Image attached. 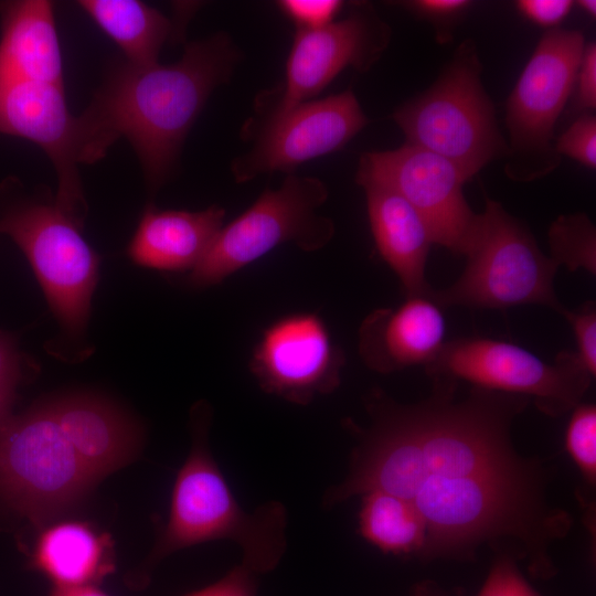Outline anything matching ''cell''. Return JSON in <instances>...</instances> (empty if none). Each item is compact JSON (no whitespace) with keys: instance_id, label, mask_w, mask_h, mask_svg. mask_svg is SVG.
<instances>
[{"instance_id":"cell-1","label":"cell","mask_w":596,"mask_h":596,"mask_svg":"<svg viewBox=\"0 0 596 596\" xmlns=\"http://www.w3.org/2000/svg\"><path fill=\"white\" fill-rule=\"evenodd\" d=\"M421 402H396L381 389L364 397L369 425L347 422L356 443L342 482L322 504L332 508L381 490L409 502L426 526L419 560L475 561L482 547L524 562L535 578L557 568L551 550L573 518L550 501L547 468L513 446L512 424L531 400L430 376Z\"/></svg>"},{"instance_id":"cell-2","label":"cell","mask_w":596,"mask_h":596,"mask_svg":"<svg viewBox=\"0 0 596 596\" xmlns=\"http://www.w3.org/2000/svg\"><path fill=\"white\" fill-rule=\"evenodd\" d=\"M240 60L230 36L216 33L188 43L173 64H113L78 115L83 164L100 160L126 138L148 189L157 192L172 177L184 139L210 95L228 82Z\"/></svg>"},{"instance_id":"cell-3","label":"cell","mask_w":596,"mask_h":596,"mask_svg":"<svg viewBox=\"0 0 596 596\" xmlns=\"http://www.w3.org/2000/svg\"><path fill=\"white\" fill-rule=\"evenodd\" d=\"M212 416L205 401L196 402L190 411L191 448L175 476L168 520L147 567L177 551L226 540L241 547V563L256 574L268 573L287 547L286 508L278 501L251 512L240 505L210 449Z\"/></svg>"},{"instance_id":"cell-4","label":"cell","mask_w":596,"mask_h":596,"mask_svg":"<svg viewBox=\"0 0 596 596\" xmlns=\"http://www.w3.org/2000/svg\"><path fill=\"white\" fill-rule=\"evenodd\" d=\"M81 228L47 191L31 190L15 177L0 182V234L23 252L60 327L72 338L86 330L99 267Z\"/></svg>"},{"instance_id":"cell-5","label":"cell","mask_w":596,"mask_h":596,"mask_svg":"<svg viewBox=\"0 0 596 596\" xmlns=\"http://www.w3.org/2000/svg\"><path fill=\"white\" fill-rule=\"evenodd\" d=\"M481 72L477 47L467 39L435 83L392 115L406 143L450 160L469 180L491 161L509 155Z\"/></svg>"},{"instance_id":"cell-6","label":"cell","mask_w":596,"mask_h":596,"mask_svg":"<svg viewBox=\"0 0 596 596\" xmlns=\"http://www.w3.org/2000/svg\"><path fill=\"white\" fill-rule=\"evenodd\" d=\"M459 278L430 297L441 308L507 309L540 305L564 316L554 290L557 265L539 247L529 227L497 201L486 198L465 253Z\"/></svg>"},{"instance_id":"cell-7","label":"cell","mask_w":596,"mask_h":596,"mask_svg":"<svg viewBox=\"0 0 596 596\" xmlns=\"http://www.w3.org/2000/svg\"><path fill=\"white\" fill-rule=\"evenodd\" d=\"M96 483L46 402L0 428V502L34 526L42 529L76 508Z\"/></svg>"},{"instance_id":"cell-8","label":"cell","mask_w":596,"mask_h":596,"mask_svg":"<svg viewBox=\"0 0 596 596\" xmlns=\"http://www.w3.org/2000/svg\"><path fill=\"white\" fill-rule=\"evenodd\" d=\"M329 195L315 177L287 174L266 189L241 215L223 225L203 258L190 270L192 288L217 285L276 247L292 243L304 252L323 248L334 235L333 221L319 213Z\"/></svg>"},{"instance_id":"cell-9","label":"cell","mask_w":596,"mask_h":596,"mask_svg":"<svg viewBox=\"0 0 596 596\" xmlns=\"http://www.w3.org/2000/svg\"><path fill=\"white\" fill-rule=\"evenodd\" d=\"M584 46L581 31L550 29L524 66L507 103L504 172L512 181H534L558 167L554 127L575 84Z\"/></svg>"},{"instance_id":"cell-10","label":"cell","mask_w":596,"mask_h":596,"mask_svg":"<svg viewBox=\"0 0 596 596\" xmlns=\"http://www.w3.org/2000/svg\"><path fill=\"white\" fill-rule=\"evenodd\" d=\"M425 372L429 377L446 376L489 391L526 396L551 417H560L581 404L594 379L575 351L563 350L553 363H547L514 343L480 337L446 341Z\"/></svg>"},{"instance_id":"cell-11","label":"cell","mask_w":596,"mask_h":596,"mask_svg":"<svg viewBox=\"0 0 596 596\" xmlns=\"http://www.w3.org/2000/svg\"><path fill=\"white\" fill-rule=\"evenodd\" d=\"M469 179L450 160L427 149L402 147L363 153L355 181L376 183L403 196L425 221L433 243L465 255L478 214L462 187Z\"/></svg>"},{"instance_id":"cell-12","label":"cell","mask_w":596,"mask_h":596,"mask_svg":"<svg viewBox=\"0 0 596 596\" xmlns=\"http://www.w3.org/2000/svg\"><path fill=\"white\" fill-rule=\"evenodd\" d=\"M391 29L368 3H359L342 20L313 30H296L285 81L257 113L263 120L308 102L344 68L369 71L390 43ZM257 120V121H258Z\"/></svg>"},{"instance_id":"cell-13","label":"cell","mask_w":596,"mask_h":596,"mask_svg":"<svg viewBox=\"0 0 596 596\" xmlns=\"http://www.w3.org/2000/svg\"><path fill=\"white\" fill-rule=\"evenodd\" d=\"M368 121L350 89L258 120L254 146L232 162L234 180L244 183L277 171L291 174L302 163L342 149Z\"/></svg>"},{"instance_id":"cell-14","label":"cell","mask_w":596,"mask_h":596,"mask_svg":"<svg viewBox=\"0 0 596 596\" xmlns=\"http://www.w3.org/2000/svg\"><path fill=\"white\" fill-rule=\"evenodd\" d=\"M344 351L321 316L294 312L270 322L249 359V371L267 394L295 405L333 393L341 384Z\"/></svg>"},{"instance_id":"cell-15","label":"cell","mask_w":596,"mask_h":596,"mask_svg":"<svg viewBox=\"0 0 596 596\" xmlns=\"http://www.w3.org/2000/svg\"><path fill=\"white\" fill-rule=\"evenodd\" d=\"M0 134L32 141L45 152L57 178L56 204L82 227L87 211L78 169L82 134L64 85L0 81Z\"/></svg>"},{"instance_id":"cell-16","label":"cell","mask_w":596,"mask_h":596,"mask_svg":"<svg viewBox=\"0 0 596 596\" xmlns=\"http://www.w3.org/2000/svg\"><path fill=\"white\" fill-rule=\"evenodd\" d=\"M429 294L408 296L394 308H377L362 320L358 349L370 370L389 374L435 361L446 343V321Z\"/></svg>"},{"instance_id":"cell-17","label":"cell","mask_w":596,"mask_h":596,"mask_svg":"<svg viewBox=\"0 0 596 596\" xmlns=\"http://www.w3.org/2000/svg\"><path fill=\"white\" fill-rule=\"evenodd\" d=\"M46 403L61 432L96 482L137 457L142 432L136 421L110 400L95 393L73 392Z\"/></svg>"},{"instance_id":"cell-18","label":"cell","mask_w":596,"mask_h":596,"mask_svg":"<svg viewBox=\"0 0 596 596\" xmlns=\"http://www.w3.org/2000/svg\"><path fill=\"white\" fill-rule=\"evenodd\" d=\"M225 210H159L147 205L127 254L143 267L164 272L191 270L223 227Z\"/></svg>"},{"instance_id":"cell-19","label":"cell","mask_w":596,"mask_h":596,"mask_svg":"<svg viewBox=\"0 0 596 596\" xmlns=\"http://www.w3.org/2000/svg\"><path fill=\"white\" fill-rule=\"evenodd\" d=\"M0 24V81L64 85L61 46L51 1H1Z\"/></svg>"},{"instance_id":"cell-20","label":"cell","mask_w":596,"mask_h":596,"mask_svg":"<svg viewBox=\"0 0 596 596\" xmlns=\"http://www.w3.org/2000/svg\"><path fill=\"white\" fill-rule=\"evenodd\" d=\"M375 246L401 281L405 297L428 295L427 256L434 244L419 213L398 193L376 183H363Z\"/></svg>"},{"instance_id":"cell-21","label":"cell","mask_w":596,"mask_h":596,"mask_svg":"<svg viewBox=\"0 0 596 596\" xmlns=\"http://www.w3.org/2000/svg\"><path fill=\"white\" fill-rule=\"evenodd\" d=\"M40 530L30 566L53 586H98L115 572L114 541L91 523L54 521Z\"/></svg>"},{"instance_id":"cell-22","label":"cell","mask_w":596,"mask_h":596,"mask_svg":"<svg viewBox=\"0 0 596 596\" xmlns=\"http://www.w3.org/2000/svg\"><path fill=\"white\" fill-rule=\"evenodd\" d=\"M76 4L135 65L158 63L164 43L181 30L171 19L139 0H81Z\"/></svg>"},{"instance_id":"cell-23","label":"cell","mask_w":596,"mask_h":596,"mask_svg":"<svg viewBox=\"0 0 596 596\" xmlns=\"http://www.w3.org/2000/svg\"><path fill=\"white\" fill-rule=\"evenodd\" d=\"M361 497L358 524L361 536L386 554L419 558L426 526L406 500L381 490Z\"/></svg>"},{"instance_id":"cell-24","label":"cell","mask_w":596,"mask_h":596,"mask_svg":"<svg viewBox=\"0 0 596 596\" xmlns=\"http://www.w3.org/2000/svg\"><path fill=\"white\" fill-rule=\"evenodd\" d=\"M547 240L557 267L596 275V228L585 213L560 215L550 225Z\"/></svg>"},{"instance_id":"cell-25","label":"cell","mask_w":596,"mask_h":596,"mask_svg":"<svg viewBox=\"0 0 596 596\" xmlns=\"http://www.w3.org/2000/svg\"><path fill=\"white\" fill-rule=\"evenodd\" d=\"M565 448L583 479L596 483V406L578 404L572 412L565 432Z\"/></svg>"},{"instance_id":"cell-26","label":"cell","mask_w":596,"mask_h":596,"mask_svg":"<svg viewBox=\"0 0 596 596\" xmlns=\"http://www.w3.org/2000/svg\"><path fill=\"white\" fill-rule=\"evenodd\" d=\"M476 596H543L521 573L509 555H496L494 562Z\"/></svg>"},{"instance_id":"cell-27","label":"cell","mask_w":596,"mask_h":596,"mask_svg":"<svg viewBox=\"0 0 596 596\" xmlns=\"http://www.w3.org/2000/svg\"><path fill=\"white\" fill-rule=\"evenodd\" d=\"M554 149L562 157L567 156L581 164L596 167V118L584 115L575 120L566 131L554 140Z\"/></svg>"},{"instance_id":"cell-28","label":"cell","mask_w":596,"mask_h":596,"mask_svg":"<svg viewBox=\"0 0 596 596\" xmlns=\"http://www.w3.org/2000/svg\"><path fill=\"white\" fill-rule=\"evenodd\" d=\"M24 361L12 337L0 331V428L12 416L11 408L23 376Z\"/></svg>"},{"instance_id":"cell-29","label":"cell","mask_w":596,"mask_h":596,"mask_svg":"<svg viewBox=\"0 0 596 596\" xmlns=\"http://www.w3.org/2000/svg\"><path fill=\"white\" fill-rule=\"evenodd\" d=\"M571 324L577 345L576 354L583 365L595 377L596 375V306L595 301H586L577 310H566L563 316Z\"/></svg>"},{"instance_id":"cell-30","label":"cell","mask_w":596,"mask_h":596,"mask_svg":"<svg viewBox=\"0 0 596 596\" xmlns=\"http://www.w3.org/2000/svg\"><path fill=\"white\" fill-rule=\"evenodd\" d=\"M277 6L300 30L322 28L332 21L343 7L339 0H281Z\"/></svg>"},{"instance_id":"cell-31","label":"cell","mask_w":596,"mask_h":596,"mask_svg":"<svg viewBox=\"0 0 596 596\" xmlns=\"http://www.w3.org/2000/svg\"><path fill=\"white\" fill-rule=\"evenodd\" d=\"M256 573L243 563L235 565L219 581L184 596H256Z\"/></svg>"},{"instance_id":"cell-32","label":"cell","mask_w":596,"mask_h":596,"mask_svg":"<svg viewBox=\"0 0 596 596\" xmlns=\"http://www.w3.org/2000/svg\"><path fill=\"white\" fill-rule=\"evenodd\" d=\"M574 2L571 0H520L517 8L533 23L554 29L570 13Z\"/></svg>"},{"instance_id":"cell-33","label":"cell","mask_w":596,"mask_h":596,"mask_svg":"<svg viewBox=\"0 0 596 596\" xmlns=\"http://www.w3.org/2000/svg\"><path fill=\"white\" fill-rule=\"evenodd\" d=\"M576 103L581 109L596 107V45L589 42L584 46L579 67L576 75Z\"/></svg>"},{"instance_id":"cell-34","label":"cell","mask_w":596,"mask_h":596,"mask_svg":"<svg viewBox=\"0 0 596 596\" xmlns=\"http://www.w3.org/2000/svg\"><path fill=\"white\" fill-rule=\"evenodd\" d=\"M413 12L432 22H449L471 4L467 0H415L405 2Z\"/></svg>"},{"instance_id":"cell-35","label":"cell","mask_w":596,"mask_h":596,"mask_svg":"<svg viewBox=\"0 0 596 596\" xmlns=\"http://www.w3.org/2000/svg\"><path fill=\"white\" fill-rule=\"evenodd\" d=\"M49 596H109L98 586L56 587L53 586Z\"/></svg>"},{"instance_id":"cell-36","label":"cell","mask_w":596,"mask_h":596,"mask_svg":"<svg viewBox=\"0 0 596 596\" xmlns=\"http://www.w3.org/2000/svg\"><path fill=\"white\" fill-rule=\"evenodd\" d=\"M413 596H447L446 593L435 583L425 582L416 586Z\"/></svg>"},{"instance_id":"cell-37","label":"cell","mask_w":596,"mask_h":596,"mask_svg":"<svg viewBox=\"0 0 596 596\" xmlns=\"http://www.w3.org/2000/svg\"><path fill=\"white\" fill-rule=\"evenodd\" d=\"M585 13L595 18L596 15V1L595 0H578L575 2Z\"/></svg>"},{"instance_id":"cell-38","label":"cell","mask_w":596,"mask_h":596,"mask_svg":"<svg viewBox=\"0 0 596 596\" xmlns=\"http://www.w3.org/2000/svg\"><path fill=\"white\" fill-rule=\"evenodd\" d=\"M454 596H467V594L464 590L458 589L454 593Z\"/></svg>"}]
</instances>
